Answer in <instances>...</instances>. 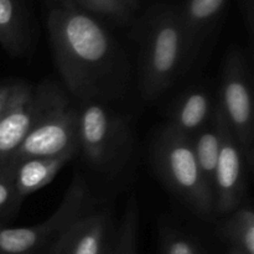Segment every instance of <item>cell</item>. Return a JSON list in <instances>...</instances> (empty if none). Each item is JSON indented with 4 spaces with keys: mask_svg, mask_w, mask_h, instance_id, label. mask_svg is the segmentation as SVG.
I'll use <instances>...</instances> for the list:
<instances>
[{
    "mask_svg": "<svg viewBox=\"0 0 254 254\" xmlns=\"http://www.w3.org/2000/svg\"><path fill=\"white\" fill-rule=\"evenodd\" d=\"M159 245L160 254H203L196 238L174 226H161Z\"/></svg>",
    "mask_w": 254,
    "mask_h": 254,
    "instance_id": "19",
    "label": "cell"
},
{
    "mask_svg": "<svg viewBox=\"0 0 254 254\" xmlns=\"http://www.w3.org/2000/svg\"><path fill=\"white\" fill-rule=\"evenodd\" d=\"M39 87L24 81L14 83L11 96L0 116V169H6L31 129L39 109Z\"/></svg>",
    "mask_w": 254,
    "mask_h": 254,
    "instance_id": "9",
    "label": "cell"
},
{
    "mask_svg": "<svg viewBox=\"0 0 254 254\" xmlns=\"http://www.w3.org/2000/svg\"><path fill=\"white\" fill-rule=\"evenodd\" d=\"M150 160L163 185L198 218L216 217L213 192L201 174L189 136L168 124L151 141Z\"/></svg>",
    "mask_w": 254,
    "mask_h": 254,
    "instance_id": "3",
    "label": "cell"
},
{
    "mask_svg": "<svg viewBox=\"0 0 254 254\" xmlns=\"http://www.w3.org/2000/svg\"><path fill=\"white\" fill-rule=\"evenodd\" d=\"M140 213L134 197L127 203L118 230L114 235V254H138Z\"/></svg>",
    "mask_w": 254,
    "mask_h": 254,
    "instance_id": "17",
    "label": "cell"
},
{
    "mask_svg": "<svg viewBox=\"0 0 254 254\" xmlns=\"http://www.w3.org/2000/svg\"><path fill=\"white\" fill-rule=\"evenodd\" d=\"M47 30L67 91L79 103L99 101L117 64V47L108 30L72 1L50 10Z\"/></svg>",
    "mask_w": 254,
    "mask_h": 254,
    "instance_id": "1",
    "label": "cell"
},
{
    "mask_svg": "<svg viewBox=\"0 0 254 254\" xmlns=\"http://www.w3.org/2000/svg\"><path fill=\"white\" fill-rule=\"evenodd\" d=\"M218 233L230 247L254 254V213L247 200L232 212L222 216Z\"/></svg>",
    "mask_w": 254,
    "mask_h": 254,
    "instance_id": "16",
    "label": "cell"
},
{
    "mask_svg": "<svg viewBox=\"0 0 254 254\" xmlns=\"http://www.w3.org/2000/svg\"><path fill=\"white\" fill-rule=\"evenodd\" d=\"M222 123L223 114L218 107L217 102H216L212 118L200 131H197L195 135L190 138L198 168H200L201 174L211 188L212 192L216 165H217L218 154H220Z\"/></svg>",
    "mask_w": 254,
    "mask_h": 254,
    "instance_id": "15",
    "label": "cell"
},
{
    "mask_svg": "<svg viewBox=\"0 0 254 254\" xmlns=\"http://www.w3.org/2000/svg\"><path fill=\"white\" fill-rule=\"evenodd\" d=\"M114 233L109 211H88L50 246L46 254H104Z\"/></svg>",
    "mask_w": 254,
    "mask_h": 254,
    "instance_id": "10",
    "label": "cell"
},
{
    "mask_svg": "<svg viewBox=\"0 0 254 254\" xmlns=\"http://www.w3.org/2000/svg\"><path fill=\"white\" fill-rule=\"evenodd\" d=\"M215 106L207 89L191 87L173 104L166 124L178 133L191 138L210 122Z\"/></svg>",
    "mask_w": 254,
    "mask_h": 254,
    "instance_id": "12",
    "label": "cell"
},
{
    "mask_svg": "<svg viewBox=\"0 0 254 254\" xmlns=\"http://www.w3.org/2000/svg\"><path fill=\"white\" fill-rule=\"evenodd\" d=\"M67 1H73V0H60V2H67Z\"/></svg>",
    "mask_w": 254,
    "mask_h": 254,
    "instance_id": "24",
    "label": "cell"
},
{
    "mask_svg": "<svg viewBox=\"0 0 254 254\" xmlns=\"http://www.w3.org/2000/svg\"><path fill=\"white\" fill-rule=\"evenodd\" d=\"M114 235H116V233H114ZM104 254H114V237H113V241H112V243L109 245L108 250L106 251V253Z\"/></svg>",
    "mask_w": 254,
    "mask_h": 254,
    "instance_id": "22",
    "label": "cell"
},
{
    "mask_svg": "<svg viewBox=\"0 0 254 254\" xmlns=\"http://www.w3.org/2000/svg\"><path fill=\"white\" fill-rule=\"evenodd\" d=\"M72 2L91 14L102 15L119 24H128L139 9V0H73Z\"/></svg>",
    "mask_w": 254,
    "mask_h": 254,
    "instance_id": "18",
    "label": "cell"
},
{
    "mask_svg": "<svg viewBox=\"0 0 254 254\" xmlns=\"http://www.w3.org/2000/svg\"><path fill=\"white\" fill-rule=\"evenodd\" d=\"M22 201L24 198L16 191L9 170L0 169V226L16 215Z\"/></svg>",
    "mask_w": 254,
    "mask_h": 254,
    "instance_id": "20",
    "label": "cell"
},
{
    "mask_svg": "<svg viewBox=\"0 0 254 254\" xmlns=\"http://www.w3.org/2000/svg\"><path fill=\"white\" fill-rule=\"evenodd\" d=\"M139 89L151 102L165 93L186 69V45L178 5H153L136 30Z\"/></svg>",
    "mask_w": 254,
    "mask_h": 254,
    "instance_id": "2",
    "label": "cell"
},
{
    "mask_svg": "<svg viewBox=\"0 0 254 254\" xmlns=\"http://www.w3.org/2000/svg\"><path fill=\"white\" fill-rule=\"evenodd\" d=\"M133 149V133L126 119L101 103L81 102L78 107V154L96 171L114 175L122 170Z\"/></svg>",
    "mask_w": 254,
    "mask_h": 254,
    "instance_id": "5",
    "label": "cell"
},
{
    "mask_svg": "<svg viewBox=\"0 0 254 254\" xmlns=\"http://www.w3.org/2000/svg\"><path fill=\"white\" fill-rule=\"evenodd\" d=\"M217 104L252 170L254 164L252 72L247 55L238 46L231 47L226 54Z\"/></svg>",
    "mask_w": 254,
    "mask_h": 254,
    "instance_id": "6",
    "label": "cell"
},
{
    "mask_svg": "<svg viewBox=\"0 0 254 254\" xmlns=\"http://www.w3.org/2000/svg\"><path fill=\"white\" fill-rule=\"evenodd\" d=\"M250 171L242 149L223 118L220 154L213 181L216 216L232 212L247 200Z\"/></svg>",
    "mask_w": 254,
    "mask_h": 254,
    "instance_id": "8",
    "label": "cell"
},
{
    "mask_svg": "<svg viewBox=\"0 0 254 254\" xmlns=\"http://www.w3.org/2000/svg\"><path fill=\"white\" fill-rule=\"evenodd\" d=\"M39 87V109L26 138L10 160L54 156L67 151L78 154V107L57 83L45 81Z\"/></svg>",
    "mask_w": 254,
    "mask_h": 254,
    "instance_id": "4",
    "label": "cell"
},
{
    "mask_svg": "<svg viewBox=\"0 0 254 254\" xmlns=\"http://www.w3.org/2000/svg\"><path fill=\"white\" fill-rule=\"evenodd\" d=\"M227 2L228 0H184L178 5L186 45V68L195 62L215 34Z\"/></svg>",
    "mask_w": 254,
    "mask_h": 254,
    "instance_id": "11",
    "label": "cell"
},
{
    "mask_svg": "<svg viewBox=\"0 0 254 254\" xmlns=\"http://www.w3.org/2000/svg\"><path fill=\"white\" fill-rule=\"evenodd\" d=\"M227 254H247V253L242 252V251L237 250V248L230 247V250H228V253H227Z\"/></svg>",
    "mask_w": 254,
    "mask_h": 254,
    "instance_id": "23",
    "label": "cell"
},
{
    "mask_svg": "<svg viewBox=\"0 0 254 254\" xmlns=\"http://www.w3.org/2000/svg\"><path fill=\"white\" fill-rule=\"evenodd\" d=\"M32 39L26 0H0V44L11 56H21Z\"/></svg>",
    "mask_w": 254,
    "mask_h": 254,
    "instance_id": "14",
    "label": "cell"
},
{
    "mask_svg": "<svg viewBox=\"0 0 254 254\" xmlns=\"http://www.w3.org/2000/svg\"><path fill=\"white\" fill-rule=\"evenodd\" d=\"M78 154L76 151H67L54 156L30 158L12 164L6 170L11 175L16 191L22 198L41 190L49 185L61 169Z\"/></svg>",
    "mask_w": 254,
    "mask_h": 254,
    "instance_id": "13",
    "label": "cell"
},
{
    "mask_svg": "<svg viewBox=\"0 0 254 254\" xmlns=\"http://www.w3.org/2000/svg\"><path fill=\"white\" fill-rule=\"evenodd\" d=\"M89 189L74 175L56 210L42 222L21 227L0 226V254L46 253L50 246L81 216L89 211Z\"/></svg>",
    "mask_w": 254,
    "mask_h": 254,
    "instance_id": "7",
    "label": "cell"
},
{
    "mask_svg": "<svg viewBox=\"0 0 254 254\" xmlns=\"http://www.w3.org/2000/svg\"><path fill=\"white\" fill-rule=\"evenodd\" d=\"M14 83L15 82H5V83H0V116L2 114L7 102H9L12 88H14Z\"/></svg>",
    "mask_w": 254,
    "mask_h": 254,
    "instance_id": "21",
    "label": "cell"
}]
</instances>
